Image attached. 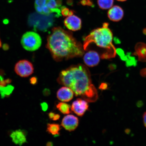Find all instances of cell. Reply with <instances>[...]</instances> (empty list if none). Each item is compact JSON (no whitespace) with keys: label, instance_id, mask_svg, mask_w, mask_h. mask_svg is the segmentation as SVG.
I'll return each mask as SVG.
<instances>
[{"label":"cell","instance_id":"cell-29","mask_svg":"<svg viewBox=\"0 0 146 146\" xmlns=\"http://www.w3.org/2000/svg\"><path fill=\"white\" fill-rule=\"evenodd\" d=\"M136 105L137 107L140 108H141L143 106L144 103L142 100H139V101L137 102Z\"/></svg>","mask_w":146,"mask_h":146},{"label":"cell","instance_id":"cell-44","mask_svg":"<svg viewBox=\"0 0 146 146\" xmlns=\"http://www.w3.org/2000/svg\"><path fill=\"white\" fill-rule=\"evenodd\" d=\"M117 1H127V0H117Z\"/></svg>","mask_w":146,"mask_h":146},{"label":"cell","instance_id":"cell-9","mask_svg":"<svg viewBox=\"0 0 146 146\" xmlns=\"http://www.w3.org/2000/svg\"><path fill=\"white\" fill-rule=\"evenodd\" d=\"M84 61L87 66L92 67L97 65L100 62V56L98 52L90 50L84 55Z\"/></svg>","mask_w":146,"mask_h":146},{"label":"cell","instance_id":"cell-28","mask_svg":"<svg viewBox=\"0 0 146 146\" xmlns=\"http://www.w3.org/2000/svg\"><path fill=\"white\" fill-rule=\"evenodd\" d=\"M43 94L44 96H48L51 94L50 91V89H45L43 91Z\"/></svg>","mask_w":146,"mask_h":146},{"label":"cell","instance_id":"cell-12","mask_svg":"<svg viewBox=\"0 0 146 146\" xmlns=\"http://www.w3.org/2000/svg\"><path fill=\"white\" fill-rule=\"evenodd\" d=\"M10 137L16 145L21 146L27 142L26 133L21 129L13 131L11 134Z\"/></svg>","mask_w":146,"mask_h":146},{"label":"cell","instance_id":"cell-25","mask_svg":"<svg viewBox=\"0 0 146 146\" xmlns=\"http://www.w3.org/2000/svg\"><path fill=\"white\" fill-rule=\"evenodd\" d=\"M41 106L42 110L44 112L46 111L48 109V105L47 103H45V102H43V103H41Z\"/></svg>","mask_w":146,"mask_h":146},{"label":"cell","instance_id":"cell-3","mask_svg":"<svg viewBox=\"0 0 146 146\" xmlns=\"http://www.w3.org/2000/svg\"><path fill=\"white\" fill-rule=\"evenodd\" d=\"M108 26V23H104L102 27L92 31L84 39V50H87L89 46L94 43L100 48L106 50L105 53L101 56L102 59H110L115 57L116 50L112 44L113 34Z\"/></svg>","mask_w":146,"mask_h":146},{"label":"cell","instance_id":"cell-42","mask_svg":"<svg viewBox=\"0 0 146 146\" xmlns=\"http://www.w3.org/2000/svg\"><path fill=\"white\" fill-rule=\"evenodd\" d=\"M2 46V42L1 40V38H0V48H1V47Z\"/></svg>","mask_w":146,"mask_h":146},{"label":"cell","instance_id":"cell-1","mask_svg":"<svg viewBox=\"0 0 146 146\" xmlns=\"http://www.w3.org/2000/svg\"><path fill=\"white\" fill-rule=\"evenodd\" d=\"M57 81L72 89L76 96L87 102L93 103L98 99V91L92 83L90 71L84 65H72L61 71Z\"/></svg>","mask_w":146,"mask_h":146},{"label":"cell","instance_id":"cell-4","mask_svg":"<svg viewBox=\"0 0 146 146\" xmlns=\"http://www.w3.org/2000/svg\"><path fill=\"white\" fill-rule=\"evenodd\" d=\"M21 43L25 50L32 52L37 50L41 46V38L39 35L35 32H27L22 36Z\"/></svg>","mask_w":146,"mask_h":146},{"label":"cell","instance_id":"cell-6","mask_svg":"<svg viewBox=\"0 0 146 146\" xmlns=\"http://www.w3.org/2000/svg\"><path fill=\"white\" fill-rule=\"evenodd\" d=\"M89 105L88 102L81 98H78L75 101L73 102L71 109L78 116L81 117L85 113L88 109Z\"/></svg>","mask_w":146,"mask_h":146},{"label":"cell","instance_id":"cell-39","mask_svg":"<svg viewBox=\"0 0 146 146\" xmlns=\"http://www.w3.org/2000/svg\"><path fill=\"white\" fill-rule=\"evenodd\" d=\"M72 0H68L67 1V3H68V4H71L72 3Z\"/></svg>","mask_w":146,"mask_h":146},{"label":"cell","instance_id":"cell-10","mask_svg":"<svg viewBox=\"0 0 146 146\" xmlns=\"http://www.w3.org/2000/svg\"><path fill=\"white\" fill-rule=\"evenodd\" d=\"M74 94L72 89L65 86L61 87L58 91L56 96L60 101L67 102L73 99Z\"/></svg>","mask_w":146,"mask_h":146},{"label":"cell","instance_id":"cell-26","mask_svg":"<svg viewBox=\"0 0 146 146\" xmlns=\"http://www.w3.org/2000/svg\"><path fill=\"white\" fill-rule=\"evenodd\" d=\"M30 83L33 85H35L37 83L38 78L36 77H33L30 80Z\"/></svg>","mask_w":146,"mask_h":146},{"label":"cell","instance_id":"cell-40","mask_svg":"<svg viewBox=\"0 0 146 146\" xmlns=\"http://www.w3.org/2000/svg\"><path fill=\"white\" fill-rule=\"evenodd\" d=\"M143 34L146 35V28L143 29Z\"/></svg>","mask_w":146,"mask_h":146},{"label":"cell","instance_id":"cell-35","mask_svg":"<svg viewBox=\"0 0 146 146\" xmlns=\"http://www.w3.org/2000/svg\"><path fill=\"white\" fill-rule=\"evenodd\" d=\"M55 114L54 113L52 112L49 113L48 114V116L49 118L51 119H52L54 117Z\"/></svg>","mask_w":146,"mask_h":146},{"label":"cell","instance_id":"cell-36","mask_svg":"<svg viewBox=\"0 0 146 146\" xmlns=\"http://www.w3.org/2000/svg\"><path fill=\"white\" fill-rule=\"evenodd\" d=\"M125 134L127 135H129L130 134L131 132V129H126L125 131Z\"/></svg>","mask_w":146,"mask_h":146},{"label":"cell","instance_id":"cell-41","mask_svg":"<svg viewBox=\"0 0 146 146\" xmlns=\"http://www.w3.org/2000/svg\"><path fill=\"white\" fill-rule=\"evenodd\" d=\"M115 41L116 42V43H119V40L118 39L117 40V39H116V40H115Z\"/></svg>","mask_w":146,"mask_h":146},{"label":"cell","instance_id":"cell-43","mask_svg":"<svg viewBox=\"0 0 146 146\" xmlns=\"http://www.w3.org/2000/svg\"><path fill=\"white\" fill-rule=\"evenodd\" d=\"M3 80V77L2 76H0V81H1V80Z\"/></svg>","mask_w":146,"mask_h":146},{"label":"cell","instance_id":"cell-13","mask_svg":"<svg viewBox=\"0 0 146 146\" xmlns=\"http://www.w3.org/2000/svg\"><path fill=\"white\" fill-rule=\"evenodd\" d=\"M134 54L137 56L139 61L146 62V44L143 42L137 43L135 46Z\"/></svg>","mask_w":146,"mask_h":146},{"label":"cell","instance_id":"cell-19","mask_svg":"<svg viewBox=\"0 0 146 146\" xmlns=\"http://www.w3.org/2000/svg\"><path fill=\"white\" fill-rule=\"evenodd\" d=\"M61 13L62 15L64 16H67L73 15L74 11H73L69 10L68 8L65 6L61 7Z\"/></svg>","mask_w":146,"mask_h":146},{"label":"cell","instance_id":"cell-38","mask_svg":"<svg viewBox=\"0 0 146 146\" xmlns=\"http://www.w3.org/2000/svg\"><path fill=\"white\" fill-rule=\"evenodd\" d=\"M53 145V144L51 142H48L46 144L47 146H52Z\"/></svg>","mask_w":146,"mask_h":146},{"label":"cell","instance_id":"cell-11","mask_svg":"<svg viewBox=\"0 0 146 146\" xmlns=\"http://www.w3.org/2000/svg\"><path fill=\"white\" fill-rule=\"evenodd\" d=\"M108 16L109 19L112 21H119L123 17V10L121 7L118 5H115L111 7L109 10Z\"/></svg>","mask_w":146,"mask_h":146},{"label":"cell","instance_id":"cell-23","mask_svg":"<svg viewBox=\"0 0 146 146\" xmlns=\"http://www.w3.org/2000/svg\"><path fill=\"white\" fill-rule=\"evenodd\" d=\"M81 3L82 5H88L91 6L93 5L91 0H81Z\"/></svg>","mask_w":146,"mask_h":146},{"label":"cell","instance_id":"cell-17","mask_svg":"<svg viewBox=\"0 0 146 146\" xmlns=\"http://www.w3.org/2000/svg\"><path fill=\"white\" fill-rule=\"evenodd\" d=\"M114 0H98L100 8L103 10L110 9L113 5Z\"/></svg>","mask_w":146,"mask_h":146},{"label":"cell","instance_id":"cell-22","mask_svg":"<svg viewBox=\"0 0 146 146\" xmlns=\"http://www.w3.org/2000/svg\"><path fill=\"white\" fill-rule=\"evenodd\" d=\"M98 88L102 91L107 90L108 89V84L106 83H102L100 84Z\"/></svg>","mask_w":146,"mask_h":146},{"label":"cell","instance_id":"cell-8","mask_svg":"<svg viewBox=\"0 0 146 146\" xmlns=\"http://www.w3.org/2000/svg\"><path fill=\"white\" fill-rule=\"evenodd\" d=\"M65 26L68 30L76 31L81 29L82 21L80 18L74 15L68 16L64 21Z\"/></svg>","mask_w":146,"mask_h":146},{"label":"cell","instance_id":"cell-34","mask_svg":"<svg viewBox=\"0 0 146 146\" xmlns=\"http://www.w3.org/2000/svg\"><path fill=\"white\" fill-rule=\"evenodd\" d=\"M9 46L7 44H5L3 45V50H9Z\"/></svg>","mask_w":146,"mask_h":146},{"label":"cell","instance_id":"cell-32","mask_svg":"<svg viewBox=\"0 0 146 146\" xmlns=\"http://www.w3.org/2000/svg\"><path fill=\"white\" fill-rule=\"evenodd\" d=\"M6 82H5V80H3L1 81H0V86L2 87H5L6 86Z\"/></svg>","mask_w":146,"mask_h":146},{"label":"cell","instance_id":"cell-14","mask_svg":"<svg viewBox=\"0 0 146 146\" xmlns=\"http://www.w3.org/2000/svg\"><path fill=\"white\" fill-rule=\"evenodd\" d=\"M61 127L59 124L56 123L47 124V132L55 137L59 136Z\"/></svg>","mask_w":146,"mask_h":146},{"label":"cell","instance_id":"cell-30","mask_svg":"<svg viewBox=\"0 0 146 146\" xmlns=\"http://www.w3.org/2000/svg\"><path fill=\"white\" fill-rule=\"evenodd\" d=\"M60 117V115L59 114H55L54 117L52 119V120L56 121L59 120Z\"/></svg>","mask_w":146,"mask_h":146},{"label":"cell","instance_id":"cell-27","mask_svg":"<svg viewBox=\"0 0 146 146\" xmlns=\"http://www.w3.org/2000/svg\"><path fill=\"white\" fill-rule=\"evenodd\" d=\"M140 74L142 77L146 78V67L140 70Z\"/></svg>","mask_w":146,"mask_h":146},{"label":"cell","instance_id":"cell-31","mask_svg":"<svg viewBox=\"0 0 146 146\" xmlns=\"http://www.w3.org/2000/svg\"><path fill=\"white\" fill-rule=\"evenodd\" d=\"M143 118L144 125L146 128V112L144 113L143 115Z\"/></svg>","mask_w":146,"mask_h":146},{"label":"cell","instance_id":"cell-21","mask_svg":"<svg viewBox=\"0 0 146 146\" xmlns=\"http://www.w3.org/2000/svg\"><path fill=\"white\" fill-rule=\"evenodd\" d=\"M48 0H35V5L43 7L46 5Z\"/></svg>","mask_w":146,"mask_h":146},{"label":"cell","instance_id":"cell-37","mask_svg":"<svg viewBox=\"0 0 146 146\" xmlns=\"http://www.w3.org/2000/svg\"><path fill=\"white\" fill-rule=\"evenodd\" d=\"M5 82L7 84H9L11 83V82H12L11 80L9 79V78H8V79H7L6 80H5Z\"/></svg>","mask_w":146,"mask_h":146},{"label":"cell","instance_id":"cell-5","mask_svg":"<svg viewBox=\"0 0 146 146\" xmlns=\"http://www.w3.org/2000/svg\"><path fill=\"white\" fill-rule=\"evenodd\" d=\"M15 72L18 75L21 77L26 78L34 73L33 65L28 60H20L16 63L14 67Z\"/></svg>","mask_w":146,"mask_h":146},{"label":"cell","instance_id":"cell-24","mask_svg":"<svg viewBox=\"0 0 146 146\" xmlns=\"http://www.w3.org/2000/svg\"><path fill=\"white\" fill-rule=\"evenodd\" d=\"M116 52L121 58L125 56L123 50L121 48H117L116 50Z\"/></svg>","mask_w":146,"mask_h":146},{"label":"cell","instance_id":"cell-2","mask_svg":"<svg viewBox=\"0 0 146 146\" xmlns=\"http://www.w3.org/2000/svg\"><path fill=\"white\" fill-rule=\"evenodd\" d=\"M46 47L56 61L81 57L84 50L81 44L76 40L72 33L60 27L52 29L47 37Z\"/></svg>","mask_w":146,"mask_h":146},{"label":"cell","instance_id":"cell-20","mask_svg":"<svg viewBox=\"0 0 146 146\" xmlns=\"http://www.w3.org/2000/svg\"><path fill=\"white\" fill-rule=\"evenodd\" d=\"M51 13H52V11L48 8L46 5H44L42 7V14L48 16L50 15Z\"/></svg>","mask_w":146,"mask_h":146},{"label":"cell","instance_id":"cell-18","mask_svg":"<svg viewBox=\"0 0 146 146\" xmlns=\"http://www.w3.org/2000/svg\"><path fill=\"white\" fill-rule=\"evenodd\" d=\"M127 59L126 60V65L127 67L135 66L137 65V61L134 57L130 56V53L127 55Z\"/></svg>","mask_w":146,"mask_h":146},{"label":"cell","instance_id":"cell-16","mask_svg":"<svg viewBox=\"0 0 146 146\" xmlns=\"http://www.w3.org/2000/svg\"><path fill=\"white\" fill-rule=\"evenodd\" d=\"M56 108L62 113L68 114L71 113V106L70 105L65 103H59L56 106Z\"/></svg>","mask_w":146,"mask_h":146},{"label":"cell","instance_id":"cell-15","mask_svg":"<svg viewBox=\"0 0 146 146\" xmlns=\"http://www.w3.org/2000/svg\"><path fill=\"white\" fill-rule=\"evenodd\" d=\"M14 89V87L11 85H8L7 86H0V94L1 97L4 98L6 96H9L12 94Z\"/></svg>","mask_w":146,"mask_h":146},{"label":"cell","instance_id":"cell-33","mask_svg":"<svg viewBox=\"0 0 146 146\" xmlns=\"http://www.w3.org/2000/svg\"><path fill=\"white\" fill-rule=\"evenodd\" d=\"M109 68L111 70H113L116 68V66L113 64L110 66Z\"/></svg>","mask_w":146,"mask_h":146},{"label":"cell","instance_id":"cell-7","mask_svg":"<svg viewBox=\"0 0 146 146\" xmlns=\"http://www.w3.org/2000/svg\"><path fill=\"white\" fill-rule=\"evenodd\" d=\"M79 123L78 117L72 115H67L63 118L61 125L66 130L72 132L77 128Z\"/></svg>","mask_w":146,"mask_h":146}]
</instances>
